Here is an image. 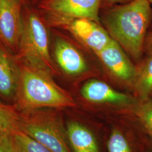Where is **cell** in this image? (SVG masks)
<instances>
[{"label": "cell", "instance_id": "obj_1", "mask_svg": "<svg viewBox=\"0 0 152 152\" xmlns=\"http://www.w3.org/2000/svg\"><path fill=\"white\" fill-rule=\"evenodd\" d=\"M152 18V6L148 0H132L112 7L105 22L112 38L133 58L138 59L143 52Z\"/></svg>", "mask_w": 152, "mask_h": 152}, {"label": "cell", "instance_id": "obj_2", "mask_svg": "<svg viewBox=\"0 0 152 152\" xmlns=\"http://www.w3.org/2000/svg\"><path fill=\"white\" fill-rule=\"evenodd\" d=\"M18 61L20 75L14 99L18 111L76 107L73 98L54 81L49 72Z\"/></svg>", "mask_w": 152, "mask_h": 152}, {"label": "cell", "instance_id": "obj_3", "mask_svg": "<svg viewBox=\"0 0 152 152\" xmlns=\"http://www.w3.org/2000/svg\"><path fill=\"white\" fill-rule=\"evenodd\" d=\"M37 10L23 4V27L17 49V60L53 75L56 72L49 52V36Z\"/></svg>", "mask_w": 152, "mask_h": 152}, {"label": "cell", "instance_id": "obj_4", "mask_svg": "<svg viewBox=\"0 0 152 152\" xmlns=\"http://www.w3.org/2000/svg\"><path fill=\"white\" fill-rule=\"evenodd\" d=\"M18 127L51 152H71L57 118L39 109L19 111Z\"/></svg>", "mask_w": 152, "mask_h": 152}, {"label": "cell", "instance_id": "obj_5", "mask_svg": "<svg viewBox=\"0 0 152 152\" xmlns=\"http://www.w3.org/2000/svg\"><path fill=\"white\" fill-rule=\"evenodd\" d=\"M101 2L102 0H41L36 7L55 23L85 18L99 23Z\"/></svg>", "mask_w": 152, "mask_h": 152}, {"label": "cell", "instance_id": "obj_6", "mask_svg": "<svg viewBox=\"0 0 152 152\" xmlns=\"http://www.w3.org/2000/svg\"><path fill=\"white\" fill-rule=\"evenodd\" d=\"M22 0H0V42L17 51L23 27Z\"/></svg>", "mask_w": 152, "mask_h": 152}, {"label": "cell", "instance_id": "obj_7", "mask_svg": "<svg viewBox=\"0 0 152 152\" xmlns=\"http://www.w3.org/2000/svg\"><path fill=\"white\" fill-rule=\"evenodd\" d=\"M66 25V28L95 53L108 45L112 38L97 22L85 18H77L56 22Z\"/></svg>", "mask_w": 152, "mask_h": 152}, {"label": "cell", "instance_id": "obj_8", "mask_svg": "<svg viewBox=\"0 0 152 152\" xmlns=\"http://www.w3.org/2000/svg\"><path fill=\"white\" fill-rule=\"evenodd\" d=\"M121 48L120 44L112 39L105 48L95 54L115 77L134 83L138 68L131 61Z\"/></svg>", "mask_w": 152, "mask_h": 152}, {"label": "cell", "instance_id": "obj_9", "mask_svg": "<svg viewBox=\"0 0 152 152\" xmlns=\"http://www.w3.org/2000/svg\"><path fill=\"white\" fill-rule=\"evenodd\" d=\"M20 75L19 61L0 42V97L14 99Z\"/></svg>", "mask_w": 152, "mask_h": 152}, {"label": "cell", "instance_id": "obj_10", "mask_svg": "<svg viewBox=\"0 0 152 152\" xmlns=\"http://www.w3.org/2000/svg\"><path fill=\"white\" fill-rule=\"evenodd\" d=\"M55 60L65 74L77 76L87 70V65L81 53L68 41L57 38L54 44Z\"/></svg>", "mask_w": 152, "mask_h": 152}, {"label": "cell", "instance_id": "obj_11", "mask_svg": "<svg viewBox=\"0 0 152 152\" xmlns=\"http://www.w3.org/2000/svg\"><path fill=\"white\" fill-rule=\"evenodd\" d=\"M81 95L88 101L96 103L122 105L137 103L130 96L115 90L105 82L96 80H90L83 86Z\"/></svg>", "mask_w": 152, "mask_h": 152}, {"label": "cell", "instance_id": "obj_12", "mask_svg": "<svg viewBox=\"0 0 152 152\" xmlns=\"http://www.w3.org/2000/svg\"><path fill=\"white\" fill-rule=\"evenodd\" d=\"M66 136L75 152H99L96 140L92 132L77 122L68 123Z\"/></svg>", "mask_w": 152, "mask_h": 152}, {"label": "cell", "instance_id": "obj_13", "mask_svg": "<svg viewBox=\"0 0 152 152\" xmlns=\"http://www.w3.org/2000/svg\"><path fill=\"white\" fill-rule=\"evenodd\" d=\"M134 84L140 101L149 99L152 94V54L138 68Z\"/></svg>", "mask_w": 152, "mask_h": 152}, {"label": "cell", "instance_id": "obj_14", "mask_svg": "<svg viewBox=\"0 0 152 152\" xmlns=\"http://www.w3.org/2000/svg\"><path fill=\"white\" fill-rule=\"evenodd\" d=\"M15 152H51L44 145L18 129L10 136Z\"/></svg>", "mask_w": 152, "mask_h": 152}, {"label": "cell", "instance_id": "obj_15", "mask_svg": "<svg viewBox=\"0 0 152 152\" xmlns=\"http://www.w3.org/2000/svg\"><path fill=\"white\" fill-rule=\"evenodd\" d=\"M19 111L14 106L0 102V135L10 136L18 129Z\"/></svg>", "mask_w": 152, "mask_h": 152}, {"label": "cell", "instance_id": "obj_16", "mask_svg": "<svg viewBox=\"0 0 152 152\" xmlns=\"http://www.w3.org/2000/svg\"><path fill=\"white\" fill-rule=\"evenodd\" d=\"M135 114L152 137V100L149 99L136 104Z\"/></svg>", "mask_w": 152, "mask_h": 152}, {"label": "cell", "instance_id": "obj_17", "mask_svg": "<svg viewBox=\"0 0 152 152\" xmlns=\"http://www.w3.org/2000/svg\"><path fill=\"white\" fill-rule=\"evenodd\" d=\"M108 152H131L130 147L124 136L120 131L113 130L108 142Z\"/></svg>", "mask_w": 152, "mask_h": 152}, {"label": "cell", "instance_id": "obj_18", "mask_svg": "<svg viewBox=\"0 0 152 152\" xmlns=\"http://www.w3.org/2000/svg\"><path fill=\"white\" fill-rule=\"evenodd\" d=\"M9 136L0 135V152H14Z\"/></svg>", "mask_w": 152, "mask_h": 152}, {"label": "cell", "instance_id": "obj_19", "mask_svg": "<svg viewBox=\"0 0 152 152\" xmlns=\"http://www.w3.org/2000/svg\"><path fill=\"white\" fill-rule=\"evenodd\" d=\"M145 46L150 54H152V33H149L146 37Z\"/></svg>", "mask_w": 152, "mask_h": 152}, {"label": "cell", "instance_id": "obj_20", "mask_svg": "<svg viewBox=\"0 0 152 152\" xmlns=\"http://www.w3.org/2000/svg\"><path fill=\"white\" fill-rule=\"evenodd\" d=\"M130 0H104L105 4L109 6H112L121 3H124L126 1H129Z\"/></svg>", "mask_w": 152, "mask_h": 152}, {"label": "cell", "instance_id": "obj_21", "mask_svg": "<svg viewBox=\"0 0 152 152\" xmlns=\"http://www.w3.org/2000/svg\"><path fill=\"white\" fill-rule=\"evenodd\" d=\"M40 1L41 0H22L24 4H27L29 5H31V4L34 3H36L37 5Z\"/></svg>", "mask_w": 152, "mask_h": 152}, {"label": "cell", "instance_id": "obj_22", "mask_svg": "<svg viewBox=\"0 0 152 152\" xmlns=\"http://www.w3.org/2000/svg\"><path fill=\"white\" fill-rule=\"evenodd\" d=\"M148 1L150 3V4H151V5L152 6V0H148Z\"/></svg>", "mask_w": 152, "mask_h": 152}, {"label": "cell", "instance_id": "obj_23", "mask_svg": "<svg viewBox=\"0 0 152 152\" xmlns=\"http://www.w3.org/2000/svg\"><path fill=\"white\" fill-rule=\"evenodd\" d=\"M10 142H11V141H10ZM11 146H12V145H11ZM12 149H13V151H14V152H15V151H14V148H13V147H12Z\"/></svg>", "mask_w": 152, "mask_h": 152}]
</instances>
